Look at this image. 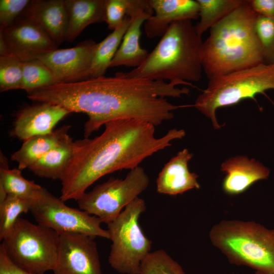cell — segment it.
<instances>
[{
	"instance_id": "cell-1",
	"label": "cell",
	"mask_w": 274,
	"mask_h": 274,
	"mask_svg": "<svg viewBox=\"0 0 274 274\" xmlns=\"http://www.w3.org/2000/svg\"><path fill=\"white\" fill-rule=\"evenodd\" d=\"M188 85L181 81L166 82L145 78H128L123 72L114 76L56 83L33 91L30 100L60 105L71 113L86 114L84 136L88 137L110 121L118 119L141 121L157 126L173 118L179 106L166 97H181L188 94Z\"/></svg>"
},
{
	"instance_id": "cell-2",
	"label": "cell",
	"mask_w": 274,
	"mask_h": 274,
	"mask_svg": "<svg viewBox=\"0 0 274 274\" xmlns=\"http://www.w3.org/2000/svg\"><path fill=\"white\" fill-rule=\"evenodd\" d=\"M185 134L184 129L173 128L157 138L154 125L135 120L118 119L106 123L98 136L74 141L73 156L60 180L59 198L64 202L77 200L103 176L139 166L144 159Z\"/></svg>"
},
{
	"instance_id": "cell-3",
	"label": "cell",
	"mask_w": 274,
	"mask_h": 274,
	"mask_svg": "<svg viewBox=\"0 0 274 274\" xmlns=\"http://www.w3.org/2000/svg\"><path fill=\"white\" fill-rule=\"evenodd\" d=\"M257 16L245 1L210 29L201 49L203 71L209 80L264 62L255 30Z\"/></svg>"
},
{
	"instance_id": "cell-4",
	"label": "cell",
	"mask_w": 274,
	"mask_h": 274,
	"mask_svg": "<svg viewBox=\"0 0 274 274\" xmlns=\"http://www.w3.org/2000/svg\"><path fill=\"white\" fill-rule=\"evenodd\" d=\"M201 37L191 20L173 22L139 67L126 73L128 78L153 80L197 82L202 77Z\"/></svg>"
},
{
	"instance_id": "cell-5",
	"label": "cell",
	"mask_w": 274,
	"mask_h": 274,
	"mask_svg": "<svg viewBox=\"0 0 274 274\" xmlns=\"http://www.w3.org/2000/svg\"><path fill=\"white\" fill-rule=\"evenodd\" d=\"M209 236L230 263L274 274V228L252 221L223 220L211 228Z\"/></svg>"
},
{
	"instance_id": "cell-6",
	"label": "cell",
	"mask_w": 274,
	"mask_h": 274,
	"mask_svg": "<svg viewBox=\"0 0 274 274\" xmlns=\"http://www.w3.org/2000/svg\"><path fill=\"white\" fill-rule=\"evenodd\" d=\"M274 89V62H262L222 77L210 80L207 88L193 106L210 118L215 129L220 125L216 112L219 108L236 105L267 90Z\"/></svg>"
},
{
	"instance_id": "cell-7",
	"label": "cell",
	"mask_w": 274,
	"mask_h": 274,
	"mask_svg": "<svg viewBox=\"0 0 274 274\" xmlns=\"http://www.w3.org/2000/svg\"><path fill=\"white\" fill-rule=\"evenodd\" d=\"M60 235L54 230L19 217L2 240L6 253L18 266L31 274L54 269Z\"/></svg>"
},
{
	"instance_id": "cell-8",
	"label": "cell",
	"mask_w": 274,
	"mask_h": 274,
	"mask_svg": "<svg viewBox=\"0 0 274 274\" xmlns=\"http://www.w3.org/2000/svg\"><path fill=\"white\" fill-rule=\"evenodd\" d=\"M146 209L144 200L138 197L107 224L112 242L108 261L119 273L140 274L142 261L151 252L152 242L144 234L139 223Z\"/></svg>"
},
{
	"instance_id": "cell-9",
	"label": "cell",
	"mask_w": 274,
	"mask_h": 274,
	"mask_svg": "<svg viewBox=\"0 0 274 274\" xmlns=\"http://www.w3.org/2000/svg\"><path fill=\"white\" fill-rule=\"evenodd\" d=\"M149 183L144 169L139 166L130 170L123 179L111 177L86 192L77 200L78 204L80 209L108 224L139 197Z\"/></svg>"
},
{
	"instance_id": "cell-10",
	"label": "cell",
	"mask_w": 274,
	"mask_h": 274,
	"mask_svg": "<svg viewBox=\"0 0 274 274\" xmlns=\"http://www.w3.org/2000/svg\"><path fill=\"white\" fill-rule=\"evenodd\" d=\"M30 212L39 224L59 235L77 233L109 239V232L101 227L99 218L66 206L45 188L41 197L33 202Z\"/></svg>"
},
{
	"instance_id": "cell-11",
	"label": "cell",
	"mask_w": 274,
	"mask_h": 274,
	"mask_svg": "<svg viewBox=\"0 0 274 274\" xmlns=\"http://www.w3.org/2000/svg\"><path fill=\"white\" fill-rule=\"evenodd\" d=\"M57 47L35 21L24 14L0 30V54H12L23 62L37 59Z\"/></svg>"
},
{
	"instance_id": "cell-12",
	"label": "cell",
	"mask_w": 274,
	"mask_h": 274,
	"mask_svg": "<svg viewBox=\"0 0 274 274\" xmlns=\"http://www.w3.org/2000/svg\"><path fill=\"white\" fill-rule=\"evenodd\" d=\"M94 238L77 233L60 234L54 274H102Z\"/></svg>"
},
{
	"instance_id": "cell-13",
	"label": "cell",
	"mask_w": 274,
	"mask_h": 274,
	"mask_svg": "<svg viewBox=\"0 0 274 274\" xmlns=\"http://www.w3.org/2000/svg\"><path fill=\"white\" fill-rule=\"evenodd\" d=\"M97 43L86 40L76 46L56 49L38 58L52 74L55 84L87 79Z\"/></svg>"
},
{
	"instance_id": "cell-14",
	"label": "cell",
	"mask_w": 274,
	"mask_h": 274,
	"mask_svg": "<svg viewBox=\"0 0 274 274\" xmlns=\"http://www.w3.org/2000/svg\"><path fill=\"white\" fill-rule=\"evenodd\" d=\"M153 14L149 0H132L127 14L130 23L110 67L125 66L135 68L143 63L149 52L140 44L141 27Z\"/></svg>"
},
{
	"instance_id": "cell-15",
	"label": "cell",
	"mask_w": 274,
	"mask_h": 274,
	"mask_svg": "<svg viewBox=\"0 0 274 274\" xmlns=\"http://www.w3.org/2000/svg\"><path fill=\"white\" fill-rule=\"evenodd\" d=\"M70 113L65 108L49 102H38L26 107L18 113L12 134L24 141L33 136L50 133L55 125Z\"/></svg>"
},
{
	"instance_id": "cell-16",
	"label": "cell",
	"mask_w": 274,
	"mask_h": 274,
	"mask_svg": "<svg viewBox=\"0 0 274 274\" xmlns=\"http://www.w3.org/2000/svg\"><path fill=\"white\" fill-rule=\"evenodd\" d=\"M153 14L144 23L149 38L162 37L175 21L197 19L199 4L194 0H149Z\"/></svg>"
},
{
	"instance_id": "cell-17",
	"label": "cell",
	"mask_w": 274,
	"mask_h": 274,
	"mask_svg": "<svg viewBox=\"0 0 274 274\" xmlns=\"http://www.w3.org/2000/svg\"><path fill=\"white\" fill-rule=\"evenodd\" d=\"M226 174L222 188L229 195L241 194L259 180L267 179L269 169L259 161L245 156L230 157L221 164Z\"/></svg>"
},
{
	"instance_id": "cell-18",
	"label": "cell",
	"mask_w": 274,
	"mask_h": 274,
	"mask_svg": "<svg viewBox=\"0 0 274 274\" xmlns=\"http://www.w3.org/2000/svg\"><path fill=\"white\" fill-rule=\"evenodd\" d=\"M192 156L188 149H184L164 165L156 180L158 193L176 195L200 188L197 180L198 175L190 172L188 167Z\"/></svg>"
},
{
	"instance_id": "cell-19",
	"label": "cell",
	"mask_w": 274,
	"mask_h": 274,
	"mask_svg": "<svg viewBox=\"0 0 274 274\" xmlns=\"http://www.w3.org/2000/svg\"><path fill=\"white\" fill-rule=\"evenodd\" d=\"M23 14L35 21L58 46L65 40L68 15L64 0H32Z\"/></svg>"
},
{
	"instance_id": "cell-20",
	"label": "cell",
	"mask_w": 274,
	"mask_h": 274,
	"mask_svg": "<svg viewBox=\"0 0 274 274\" xmlns=\"http://www.w3.org/2000/svg\"><path fill=\"white\" fill-rule=\"evenodd\" d=\"M68 25L65 40L72 42L88 25L105 21V0H64Z\"/></svg>"
},
{
	"instance_id": "cell-21",
	"label": "cell",
	"mask_w": 274,
	"mask_h": 274,
	"mask_svg": "<svg viewBox=\"0 0 274 274\" xmlns=\"http://www.w3.org/2000/svg\"><path fill=\"white\" fill-rule=\"evenodd\" d=\"M74 141L67 133L28 169L36 176L61 180L73 154Z\"/></svg>"
},
{
	"instance_id": "cell-22",
	"label": "cell",
	"mask_w": 274,
	"mask_h": 274,
	"mask_svg": "<svg viewBox=\"0 0 274 274\" xmlns=\"http://www.w3.org/2000/svg\"><path fill=\"white\" fill-rule=\"evenodd\" d=\"M70 125H64L52 132L31 137L23 141L21 147L11 155V159L17 163L18 168H28L43 157L68 131Z\"/></svg>"
},
{
	"instance_id": "cell-23",
	"label": "cell",
	"mask_w": 274,
	"mask_h": 274,
	"mask_svg": "<svg viewBox=\"0 0 274 274\" xmlns=\"http://www.w3.org/2000/svg\"><path fill=\"white\" fill-rule=\"evenodd\" d=\"M0 186L3 187L7 194L34 201L41 197L45 189L33 181L24 178L21 170L18 168L10 169L7 160L2 152Z\"/></svg>"
},
{
	"instance_id": "cell-24",
	"label": "cell",
	"mask_w": 274,
	"mask_h": 274,
	"mask_svg": "<svg viewBox=\"0 0 274 274\" xmlns=\"http://www.w3.org/2000/svg\"><path fill=\"white\" fill-rule=\"evenodd\" d=\"M129 23L130 18L126 16L121 25L112 31L102 41L97 43L87 79L105 76L121 44Z\"/></svg>"
},
{
	"instance_id": "cell-25",
	"label": "cell",
	"mask_w": 274,
	"mask_h": 274,
	"mask_svg": "<svg viewBox=\"0 0 274 274\" xmlns=\"http://www.w3.org/2000/svg\"><path fill=\"white\" fill-rule=\"evenodd\" d=\"M199 22L195 25L198 35H202L244 3L243 0H197Z\"/></svg>"
},
{
	"instance_id": "cell-26",
	"label": "cell",
	"mask_w": 274,
	"mask_h": 274,
	"mask_svg": "<svg viewBox=\"0 0 274 274\" xmlns=\"http://www.w3.org/2000/svg\"><path fill=\"white\" fill-rule=\"evenodd\" d=\"M35 201L8 194L5 199L0 202L1 241L11 230L19 216L30 211Z\"/></svg>"
},
{
	"instance_id": "cell-27",
	"label": "cell",
	"mask_w": 274,
	"mask_h": 274,
	"mask_svg": "<svg viewBox=\"0 0 274 274\" xmlns=\"http://www.w3.org/2000/svg\"><path fill=\"white\" fill-rule=\"evenodd\" d=\"M55 84L51 71L38 59L23 63L22 89L29 94L39 88Z\"/></svg>"
},
{
	"instance_id": "cell-28",
	"label": "cell",
	"mask_w": 274,
	"mask_h": 274,
	"mask_svg": "<svg viewBox=\"0 0 274 274\" xmlns=\"http://www.w3.org/2000/svg\"><path fill=\"white\" fill-rule=\"evenodd\" d=\"M23 62L11 54H0V91L22 89Z\"/></svg>"
},
{
	"instance_id": "cell-29",
	"label": "cell",
	"mask_w": 274,
	"mask_h": 274,
	"mask_svg": "<svg viewBox=\"0 0 274 274\" xmlns=\"http://www.w3.org/2000/svg\"><path fill=\"white\" fill-rule=\"evenodd\" d=\"M140 274H186L182 266L163 250L151 252L142 261Z\"/></svg>"
},
{
	"instance_id": "cell-30",
	"label": "cell",
	"mask_w": 274,
	"mask_h": 274,
	"mask_svg": "<svg viewBox=\"0 0 274 274\" xmlns=\"http://www.w3.org/2000/svg\"><path fill=\"white\" fill-rule=\"evenodd\" d=\"M255 30L262 47L264 62H274V17L258 15Z\"/></svg>"
},
{
	"instance_id": "cell-31",
	"label": "cell",
	"mask_w": 274,
	"mask_h": 274,
	"mask_svg": "<svg viewBox=\"0 0 274 274\" xmlns=\"http://www.w3.org/2000/svg\"><path fill=\"white\" fill-rule=\"evenodd\" d=\"M131 0H105V22L112 31L121 25L127 16Z\"/></svg>"
},
{
	"instance_id": "cell-32",
	"label": "cell",
	"mask_w": 274,
	"mask_h": 274,
	"mask_svg": "<svg viewBox=\"0 0 274 274\" xmlns=\"http://www.w3.org/2000/svg\"><path fill=\"white\" fill-rule=\"evenodd\" d=\"M31 1L1 0L0 30L14 23L24 13Z\"/></svg>"
},
{
	"instance_id": "cell-33",
	"label": "cell",
	"mask_w": 274,
	"mask_h": 274,
	"mask_svg": "<svg viewBox=\"0 0 274 274\" xmlns=\"http://www.w3.org/2000/svg\"><path fill=\"white\" fill-rule=\"evenodd\" d=\"M0 274H31L20 268L10 259L2 243L0 245Z\"/></svg>"
},
{
	"instance_id": "cell-34",
	"label": "cell",
	"mask_w": 274,
	"mask_h": 274,
	"mask_svg": "<svg viewBox=\"0 0 274 274\" xmlns=\"http://www.w3.org/2000/svg\"><path fill=\"white\" fill-rule=\"evenodd\" d=\"M248 2L257 14L274 17V0H250Z\"/></svg>"
},
{
	"instance_id": "cell-35",
	"label": "cell",
	"mask_w": 274,
	"mask_h": 274,
	"mask_svg": "<svg viewBox=\"0 0 274 274\" xmlns=\"http://www.w3.org/2000/svg\"><path fill=\"white\" fill-rule=\"evenodd\" d=\"M255 274H264V273L259 272H257V271H255Z\"/></svg>"
}]
</instances>
